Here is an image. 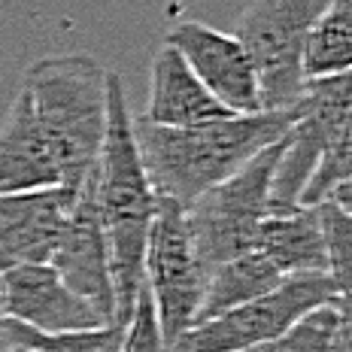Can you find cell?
I'll return each instance as SVG.
<instances>
[{
	"instance_id": "1",
	"label": "cell",
	"mask_w": 352,
	"mask_h": 352,
	"mask_svg": "<svg viewBox=\"0 0 352 352\" xmlns=\"http://www.w3.org/2000/svg\"><path fill=\"white\" fill-rule=\"evenodd\" d=\"M94 201L109 246L113 322L124 325L143 285L146 240L158 197L137 149L134 116L128 109V94L119 73H107V131L94 164Z\"/></svg>"
},
{
	"instance_id": "2",
	"label": "cell",
	"mask_w": 352,
	"mask_h": 352,
	"mask_svg": "<svg viewBox=\"0 0 352 352\" xmlns=\"http://www.w3.org/2000/svg\"><path fill=\"white\" fill-rule=\"evenodd\" d=\"M292 122L295 107L276 113L225 116L192 128H161L137 116L134 140L155 197L188 207L195 197L237 173L261 149L283 140Z\"/></svg>"
},
{
	"instance_id": "3",
	"label": "cell",
	"mask_w": 352,
	"mask_h": 352,
	"mask_svg": "<svg viewBox=\"0 0 352 352\" xmlns=\"http://www.w3.org/2000/svg\"><path fill=\"white\" fill-rule=\"evenodd\" d=\"M28 91L61 186L76 192L94 170L107 131V70L94 55H43L28 67Z\"/></svg>"
},
{
	"instance_id": "4",
	"label": "cell",
	"mask_w": 352,
	"mask_h": 352,
	"mask_svg": "<svg viewBox=\"0 0 352 352\" xmlns=\"http://www.w3.org/2000/svg\"><path fill=\"white\" fill-rule=\"evenodd\" d=\"M283 143L285 137L249 158L225 182L212 186L188 207H182L207 274L222 261L255 246L261 222L270 216V179L283 155Z\"/></svg>"
},
{
	"instance_id": "5",
	"label": "cell",
	"mask_w": 352,
	"mask_h": 352,
	"mask_svg": "<svg viewBox=\"0 0 352 352\" xmlns=\"http://www.w3.org/2000/svg\"><path fill=\"white\" fill-rule=\"evenodd\" d=\"M325 304H346L328 274L289 276L267 295L225 310L207 322H197L167 346V352H237L276 340L304 313Z\"/></svg>"
},
{
	"instance_id": "6",
	"label": "cell",
	"mask_w": 352,
	"mask_h": 352,
	"mask_svg": "<svg viewBox=\"0 0 352 352\" xmlns=\"http://www.w3.org/2000/svg\"><path fill=\"white\" fill-rule=\"evenodd\" d=\"M328 0H255L237 21V40L243 43L258 79L261 113L292 109L304 91L300 70L304 40Z\"/></svg>"
},
{
	"instance_id": "7",
	"label": "cell",
	"mask_w": 352,
	"mask_h": 352,
	"mask_svg": "<svg viewBox=\"0 0 352 352\" xmlns=\"http://www.w3.org/2000/svg\"><path fill=\"white\" fill-rule=\"evenodd\" d=\"M207 276L210 274L188 231L186 210L176 201L158 197L155 219H152L149 240H146L143 285L152 295L161 337L167 346L195 325Z\"/></svg>"
},
{
	"instance_id": "8",
	"label": "cell",
	"mask_w": 352,
	"mask_h": 352,
	"mask_svg": "<svg viewBox=\"0 0 352 352\" xmlns=\"http://www.w3.org/2000/svg\"><path fill=\"white\" fill-rule=\"evenodd\" d=\"M352 82L349 73L325 79H310L295 100V122L283 143L270 179V212L298 210L300 192L310 179L322 152L340 134L352 131Z\"/></svg>"
},
{
	"instance_id": "9",
	"label": "cell",
	"mask_w": 352,
	"mask_h": 352,
	"mask_svg": "<svg viewBox=\"0 0 352 352\" xmlns=\"http://www.w3.org/2000/svg\"><path fill=\"white\" fill-rule=\"evenodd\" d=\"M49 264L70 292L85 298L107 322H113V274H109V246L98 201H94V170L79 186L61 237L52 249Z\"/></svg>"
},
{
	"instance_id": "10",
	"label": "cell",
	"mask_w": 352,
	"mask_h": 352,
	"mask_svg": "<svg viewBox=\"0 0 352 352\" xmlns=\"http://www.w3.org/2000/svg\"><path fill=\"white\" fill-rule=\"evenodd\" d=\"M164 43L186 58L195 76L222 107L237 116L261 113L255 67L243 43L234 34H225L204 21H179L164 34Z\"/></svg>"
},
{
	"instance_id": "11",
	"label": "cell",
	"mask_w": 352,
	"mask_h": 352,
	"mask_svg": "<svg viewBox=\"0 0 352 352\" xmlns=\"http://www.w3.org/2000/svg\"><path fill=\"white\" fill-rule=\"evenodd\" d=\"M0 295H3V316L25 322L36 331H79V328L107 325V319L85 298L64 285L52 264H6L0 270Z\"/></svg>"
},
{
	"instance_id": "12",
	"label": "cell",
	"mask_w": 352,
	"mask_h": 352,
	"mask_svg": "<svg viewBox=\"0 0 352 352\" xmlns=\"http://www.w3.org/2000/svg\"><path fill=\"white\" fill-rule=\"evenodd\" d=\"M76 192L55 186L40 192L0 195V252L12 261L49 264Z\"/></svg>"
},
{
	"instance_id": "13",
	"label": "cell",
	"mask_w": 352,
	"mask_h": 352,
	"mask_svg": "<svg viewBox=\"0 0 352 352\" xmlns=\"http://www.w3.org/2000/svg\"><path fill=\"white\" fill-rule=\"evenodd\" d=\"M225 116L237 113L219 104L186 64V58L173 46L161 43V49L152 58L149 100H146L143 119L161 128H192V124H207Z\"/></svg>"
},
{
	"instance_id": "14",
	"label": "cell",
	"mask_w": 352,
	"mask_h": 352,
	"mask_svg": "<svg viewBox=\"0 0 352 352\" xmlns=\"http://www.w3.org/2000/svg\"><path fill=\"white\" fill-rule=\"evenodd\" d=\"M55 186H61L58 161L36 124L31 98L25 88H19L0 124V195L40 192Z\"/></svg>"
},
{
	"instance_id": "15",
	"label": "cell",
	"mask_w": 352,
	"mask_h": 352,
	"mask_svg": "<svg viewBox=\"0 0 352 352\" xmlns=\"http://www.w3.org/2000/svg\"><path fill=\"white\" fill-rule=\"evenodd\" d=\"M252 249L267 255L283 276L328 274V255H325V240H322L319 207L270 212L261 222Z\"/></svg>"
},
{
	"instance_id": "16",
	"label": "cell",
	"mask_w": 352,
	"mask_h": 352,
	"mask_svg": "<svg viewBox=\"0 0 352 352\" xmlns=\"http://www.w3.org/2000/svg\"><path fill=\"white\" fill-rule=\"evenodd\" d=\"M283 280H289V276H283L276 270V264L264 252H258V249H246V252L234 255V258L222 261L219 267L210 270L195 325L219 316L225 310H234V307L246 304V300L267 295Z\"/></svg>"
},
{
	"instance_id": "17",
	"label": "cell",
	"mask_w": 352,
	"mask_h": 352,
	"mask_svg": "<svg viewBox=\"0 0 352 352\" xmlns=\"http://www.w3.org/2000/svg\"><path fill=\"white\" fill-rule=\"evenodd\" d=\"M304 79L340 76L352 70V0H328L304 40Z\"/></svg>"
},
{
	"instance_id": "18",
	"label": "cell",
	"mask_w": 352,
	"mask_h": 352,
	"mask_svg": "<svg viewBox=\"0 0 352 352\" xmlns=\"http://www.w3.org/2000/svg\"><path fill=\"white\" fill-rule=\"evenodd\" d=\"M122 328L107 322L100 328H79V331H36L16 319H0V337L34 352H119Z\"/></svg>"
},
{
	"instance_id": "19",
	"label": "cell",
	"mask_w": 352,
	"mask_h": 352,
	"mask_svg": "<svg viewBox=\"0 0 352 352\" xmlns=\"http://www.w3.org/2000/svg\"><path fill=\"white\" fill-rule=\"evenodd\" d=\"M349 328L346 304H325L304 313L289 331H283L276 340L246 346L237 352H331L337 337Z\"/></svg>"
},
{
	"instance_id": "20",
	"label": "cell",
	"mask_w": 352,
	"mask_h": 352,
	"mask_svg": "<svg viewBox=\"0 0 352 352\" xmlns=\"http://www.w3.org/2000/svg\"><path fill=\"white\" fill-rule=\"evenodd\" d=\"M352 131L340 134L337 140L322 152V158L313 167L310 179H307L304 192H300L298 207H319V204L331 201L340 188L349 186L352 179Z\"/></svg>"
},
{
	"instance_id": "21",
	"label": "cell",
	"mask_w": 352,
	"mask_h": 352,
	"mask_svg": "<svg viewBox=\"0 0 352 352\" xmlns=\"http://www.w3.org/2000/svg\"><path fill=\"white\" fill-rule=\"evenodd\" d=\"M322 240L328 255V276L340 289V295H349V270H352V212L325 201L319 204Z\"/></svg>"
},
{
	"instance_id": "22",
	"label": "cell",
	"mask_w": 352,
	"mask_h": 352,
	"mask_svg": "<svg viewBox=\"0 0 352 352\" xmlns=\"http://www.w3.org/2000/svg\"><path fill=\"white\" fill-rule=\"evenodd\" d=\"M119 352H167V343H164V337H161L155 304H152V295L146 285H140L134 310H131V316L122 328Z\"/></svg>"
},
{
	"instance_id": "23",
	"label": "cell",
	"mask_w": 352,
	"mask_h": 352,
	"mask_svg": "<svg viewBox=\"0 0 352 352\" xmlns=\"http://www.w3.org/2000/svg\"><path fill=\"white\" fill-rule=\"evenodd\" d=\"M331 352H349V328H346V331H343L340 337H337V343H334Z\"/></svg>"
},
{
	"instance_id": "24",
	"label": "cell",
	"mask_w": 352,
	"mask_h": 352,
	"mask_svg": "<svg viewBox=\"0 0 352 352\" xmlns=\"http://www.w3.org/2000/svg\"><path fill=\"white\" fill-rule=\"evenodd\" d=\"M0 352H34V349L19 346V343H10V340H3V337H0Z\"/></svg>"
},
{
	"instance_id": "25",
	"label": "cell",
	"mask_w": 352,
	"mask_h": 352,
	"mask_svg": "<svg viewBox=\"0 0 352 352\" xmlns=\"http://www.w3.org/2000/svg\"><path fill=\"white\" fill-rule=\"evenodd\" d=\"M0 319H3V295H0Z\"/></svg>"
}]
</instances>
